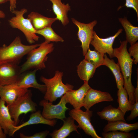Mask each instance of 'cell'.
I'll use <instances>...</instances> for the list:
<instances>
[{
  "label": "cell",
  "mask_w": 138,
  "mask_h": 138,
  "mask_svg": "<svg viewBox=\"0 0 138 138\" xmlns=\"http://www.w3.org/2000/svg\"><path fill=\"white\" fill-rule=\"evenodd\" d=\"M120 47L114 49L113 56L118 60V64L124 79V88L128 94L129 102L132 105L135 102V88L131 81L132 66L133 60L130 55L127 49L126 40L120 41Z\"/></svg>",
  "instance_id": "obj_1"
},
{
  "label": "cell",
  "mask_w": 138,
  "mask_h": 138,
  "mask_svg": "<svg viewBox=\"0 0 138 138\" xmlns=\"http://www.w3.org/2000/svg\"><path fill=\"white\" fill-rule=\"evenodd\" d=\"M40 44L25 45L17 36L8 45L4 44L0 47V64L9 63L18 65L21 59Z\"/></svg>",
  "instance_id": "obj_2"
},
{
  "label": "cell",
  "mask_w": 138,
  "mask_h": 138,
  "mask_svg": "<svg viewBox=\"0 0 138 138\" xmlns=\"http://www.w3.org/2000/svg\"><path fill=\"white\" fill-rule=\"evenodd\" d=\"M53 43L45 41L40 44L38 48L31 50L27 55L26 61L20 67L21 74L31 69L40 70L44 68L47 55L54 50Z\"/></svg>",
  "instance_id": "obj_3"
},
{
  "label": "cell",
  "mask_w": 138,
  "mask_h": 138,
  "mask_svg": "<svg viewBox=\"0 0 138 138\" xmlns=\"http://www.w3.org/2000/svg\"><path fill=\"white\" fill-rule=\"evenodd\" d=\"M63 75V72L57 71L52 78L47 79L43 76L41 77L40 80L45 84L46 87L44 99L52 103L67 91L73 89V86L63 83L62 79Z\"/></svg>",
  "instance_id": "obj_4"
},
{
  "label": "cell",
  "mask_w": 138,
  "mask_h": 138,
  "mask_svg": "<svg viewBox=\"0 0 138 138\" xmlns=\"http://www.w3.org/2000/svg\"><path fill=\"white\" fill-rule=\"evenodd\" d=\"M27 12V10L25 8H23L20 10H15L12 13L15 16L9 19L8 22L12 28H17L21 31L28 43L32 44L35 41L38 40L39 37L36 34V31L30 21L24 16V14Z\"/></svg>",
  "instance_id": "obj_5"
},
{
  "label": "cell",
  "mask_w": 138,
  "mask_h": 138,
  "mask_svg": "<svg viewBox=\"0 0 138 138\" xmlns=\"http://www.w3.org/2000/svg\"><path fill=\"white\" fill-rule=\"evenodd\" d=\"M32 93L28 90L25 94L21 96L12 105L8 107L9 112L16 126L18 124L20 115L26 114L29 112L36 111L37 104L32 100Z\"/></svg>",
  "instance_id": "obj_6"
},
{
  "label": "cell",
  "mask_w": 138,
  "mask_h": 138,
  "mask_svg": "<svg viewBox=\"0 0 138 138\" xmlns=\"http://www.w3.org/2000/svg\"><path fill=\"white\" fill-rule=\"evenodd\" d=\"M67 103L64 95L62 96L59 102L56 105L45 99L40 101L39 105L43 107L42 114L46 119H58L62 121L66 118V111L69 109L66 106Z\"/></svg>",
  "instance_id": "obj_7"
},
{
  "label": "cell",
  "mask_w": 138,
  "mask_h": 138,
  "mask_svg": "<svg viewBox=\"0 0 138 138\" xmlns=\"http://www.w3.org/2000/svg\"><path fill=\"white\" fill-rule=\"evenodd\" d=\"M69 114L78 122L79 128L82 129L87 134L93 138H101L97 133L91 122L93 111L89 110L84 111L80 109H73L69 111Z\"/></svg>",
  "instance_id": "obj_8"
},
{
  "label": "cell",
  "mask_w": 138,
  "mask_h": 138,
  "mask_svg": "<svg viewBox=\"0 0 138 138\" xmlns=\"http://www.w3.org/2000/svg\"><path fill=\"white\" fill-rule=\"evenodd\" d=\"M73 23L78 29L77 33L78 39L81 42L83 55L87 53L93 37V28L98 22L95 20L85 24L80 22L74 18H72Z\"/></svg>",
  "instance_id": "obj_9"
},
{
  "label": "cell",
  "mask_w": 138,
  "mask_h": 138,
  "mask_svg": "<svg viewBox=\"0 0 138 138\" xmlns=\"http://www.w3.org/2000/svg\"><path fill=\"white\" fill-rule=\"evenodd\" d=\"M122 31V29H120L114 35L106 38H101L94 31L93 37L90 44L94 47L95 50L98 51L103 56L106 53H107L111 59L113 57L114 49L113 48V42L116 38Z\"/></svg>",
  "instance_id": "obj_10"
},
{
  "label": "cell",
  "mask_w": 138,
  "mask_h": 138,
  "mask_svg": "<svg viewBox=\"0 0 138 138\" xmlns=\"http://www.w3.org/2000/svg\"><path fill=\"white\" fill-rule=\"evenodd\" d=\"M21 73L18 65L9 63L0 64V85L4 86L16 83Z\"/></svg>",
  "instance_id": "obj_11"
},
{
  "label": "cell",
  "mask_w": 138,
  "mask_h": 138,
  "mask_svg": "<svg viewBox=\"0 0 138 138\" xmlns=\"http://www.w3.org/2000/svg\"><path fill=\"white\" fill-rule=\"evenodd\" d=\"M90 88L88 82L84 81V84L78 89L67 91L64 94L67 103H70L74 109H80L83 107L85 95Z\"/></svg>",
  "instance_id": "obj_12"
},
{
  "label": "cell",
  "mask_w": 138,
  "mask_h": 138,
  "mask_svg": "<svg viewBox=\"0 0 138 138\" xmlns=\"http://www.w3.org/2000/svg\"><path fill=\"white\" fill-rule=\"evenodd\" d=\"M28 90L19 87L16 83L3 86L0 92V98L9 107Z\"/></svg>",
  "instance_id": "obj_13"
},
{
  "label": "cell",
  "mask_w": 138,
  "mask_h": 138,
  "mask_svg": "<svg viewBox=\"0 0 138 138\" xmlns=\"http://www.w3.org/2000/svg\"><path fill=\"white\" fill-rule=\"evenodd\" d=\"M113 99L109 93L104 92L90 88L85 95L83 107L86 110L96 104L103 101H112Z\"/></svg>",
  "instance_id": "obj_14"
},
{
  "label": "cell",
  "mask_w": 138,
  "mask_h": 138,
  "mask_svg": "<svg viewBox=\"0 0 138 138\" xmlns=\"http://www.w3.org/2000/svg\"><path fill=\"white\" fill-rule=\"evenodd\" d=\"M5 102L0 98V124L6 135L13 136L14 127L16 126Z\"/></svg>",
  "instance_id": "obj_15"
},
{
  "label": "cell",
  "mask_w": 138,
  "mask_h": 138,
  "mask_svg": "<svg viewBox=\"0 0 138 138\" xmlns=\"http://www.w3.org/2000/svg\"><path fill=\"white\" fill-rule=\"evenodd\" d=\"M36 69L29 71L20 75L18 80L16 83L19 87L25 89L33 88L38 89L40 91L45 92L46 87L45 85L39 84L36 79Z\"/></svg>",
  "instance_id": "obj_16"
},
{
  "label": "cell",
  "mask_w": 138,
  "mask_h": 138,
  "mask_svg": "<svg viewBox=\"0 0 138 138\" xmlns=\"http://www.w3.org/2000/svg\"><path fill=\"white\" fill-rule=\"evenodd\" d=\"M30 21L36 31L51 26L52 24L58 20L56 17H48L34 12H31L27 18Z\"/></svg>",
  "instance_id": "obj_17"
},
{
  "label": "cell",
  "mask_w": 138,
  "mask_h": 138,
  "mask_svg": "<svg viewBox=\"0 0 138 138\" xmlns=\"http://www.w3.org/2000/svg\"><path fill=\"white\" fill-rule=\"evenodd\" d=\"M52 4L53 11L56 17L65 26L69 23L68 13L71 10V6L68 3H63L61 0H49Z\"/></svg>",
  "instance_id": "obj_18"
},
{
  "label": "cell",
  "mask_w": 138,
  "mask_h": 138,
  "mask_svg": "<svg viewBox=\"0 0 138 138\" xmlns=\"http://www.w3.org/2000/svg\"><path fill=\"white\" fill-rule=\"evenodd\" d=\"M74 120L71 116L66 117L63 121V126L59 129L55 130L49 134L52 138H65L73 131H76L79 134L77 130L78 126L75 124Z\"/></svg>",
  "instance_id": "obj_19"
},
{
  "label": "cell",
  "mask_w": 138,
  "mask_h": 138,
  "mask_svg": "<svg viewBox=\"0 0 138 138\" xmlns=\"http://www.w3.org/2000/svg\"><path fill=\"white\" fill-rule=\"evenodd\" d=\"M97 114L102 119L108 122L121 121L126 122L124 114L118 108H116L110 105L106 107L100 111H98Z\"/></svg>",
  "instance_id": "obj_20"
},
{
  "label": "cell",
  "mask_w": 138,
  "mask_h": 138,
  "mask_svg": "<svg viewBox=\"0 0 138 138\" xmlns=\"http://www.w3.org/2000/svg\"><path fill=\"white\" fill-rule=\"evenodd\" d=\"M56 120L54 119L49 120L45 118L41 113V111L38 110L32 113L27 121L19 125L15 126L14 133V134L23 127L31 125L42 124L54 126L56 124Z\"/></svg>",
  "instance_id": "obj_21"
},
{
  "label": "cell",
  "mask_w": 138,
  "mask_h": 138,
  "mask_svg": "<svg viewBox=\"0 0 138 138\" xmlns=\"http://www.w3.org/2000/svg\"><path fill=\"white\" fill-rule=\"evenodd\" d=\"M118 20L125 31L126 41L131 45L138 40V27L133 25L126 16L118 18Z\"/></svg>",
  "instance_id": "obj_22"
},
{
  "label": "cell",
  "mask_w": 138,
  "mask_h": 138,
  "mask_svg": "<svg viewBox=\"0 0 138 138\" xmlns=\"http://www.w3.org/2000/svg\"><path fill=\"white\" fill-rule=\"evenodd\" d=\"M138 129V123L128 124L121 121L108 122L103 128L104 132L113 131H118L126 132H129L132 130Z\"/></svg>",
  "instance_id": "obj_23"
},
{
  "label": "cell",
  "mask_w": 138,
  "mask_h": 138,
  "mask_svg": "<svg viewBox=\"0 0 138 138\" xmlns=\"http://www.w3.org/2000/svg\"><path fill=\"white\" fill-rule=\"evenodd\" d=\"M103 65L107 66L111 70L115 78L117 88L120 89L123 87L124 79L120 66L113 59H109L105 54Z\"/></svg>",
  "instance_id": "obj_24"
},
{
  "label": "cell",
  "mask_w": 138,
  "mask_h": 138,
  "mask_svg": "<svg viewBox=\"0 0 138 138\" xmlns=\"http://www.w3.org/2000/svg\"><path fill=\"white\" fill-rule=\"evenodd\" d=\"M77 72L80 79L88 82L93 76L96 67L92 64L84 59L77 66Z\"/></svg>",
  "instance_id": "obj_25"
},
{
  "label": "cell",
  "mask_w": 138,
  "mask_h": 138,
  "mask_svg": "<svg viewBox=\"0 0 138 138\" xmlns=\"http://www.w3.org/2000/svg\"><path fill=\"white\" fill-rule=\"evenodd\" d=\"M118 108L125 114L126 112L131 111L132 106L130 103L128 99L127 92L123 87L118 91Z\"/></svg>",
  "instance_id": "obj_26"
},
{
  "label": "cell",
  "mask_w": 138,
  "mask_h": 138,
  "mask_svg": "<svg viewBox=\"0 0 138 138\" xmlns=\"http://www.w3.org/2000/svg\"><path fill=\"white\" fill-rule=\"evenodd\" d=\"M36 33L43 36L45 39V41L48 43L51 42H63L64 41L63 38L54 31L51 26L36 31Z\"/></svg>",
  "instance_id": "obj_27"
},
{
  "label": "cell",
  "mask_w": 138,
  "mask_h": 138,
  "mask_svg": "<svg viewBox=\"0 0 138 138\" xmlns=\"http://www.w3.org/2000/svg\"><path fill=\"white\" fill-rule=\"evenodd\" d=\"M84 56V59L93 64L96 68L103 65L104 56L96 50H91L89 48Z\"/></svg>",
  "instance_id": "obj_28"
},
{
  "label": "cell",
  "mask_w": 138,
  "mask_h": 138,
  "mask_svg": "<svg viewBox=\"0 0 138 138\" xmlns=\"http://www.w3.org/2000/svg\"><path fill=\"white\" fill-rule=\"evenodd\" d=\"M104 138H130L132 137V134L129 132H126L118 131H113L101 133Z\"/></svg>",
  "instance_id": "obj_29"
},
{
  "label": "cell",
  "mask_w": 138,
  "mask_h": 138,
  "mask_svg": "<svg viewBox=\"0 0 138 138\" xmlns=\"http://www.w3.org/2000/svg\"><path fill=\"white\" fill-rule=\"evenodd\" d=\"M128 52L130 56H133V63L137 65L138 63V42H136L131 45L128 49Z\"/></svg>",
  "instance_id": "obj_30"
},
{
  "label": "cell",
  "mask_w": 138,
  "mask_h": 138,
  "mask_svg": "<svg viewBox=\"0 0 138 138\" xmlns=\"http://www.w3.org/2000/svg\"><path fill=\"white\" fill-rule=\"evenodd\" d=\"M49 131L45 130L36 133L30 136L26 135L23 133H20L19 136L21 138H45L49 134Z\"/></svg>",
  "instance_id": "obj_31"
},
{
  "label": "cell",
  "mask_w": 138,
  "mask_h": 138,
  "mask_svg": "<svg viewBox=\"0 0 138 138\" xmlns=\"http://www.w3.org/2000/svg\"><path fill=\"white\" fill-rule=\"evenodd\" d=\"M131 114L126 118V120L130 121L135 119L138 116V100H136L132 105Z\"/></svg>",
  "instance_id": "obj_32"
},
{
  "label": "cell",
  "mask_w": 138,
  "mask_h": 138,
  "mask_svg": "<svg viewBox=\"0 0 138 138\" xmlns=\"http://www.w3.org/2000/svg\"><path fill=\"white\" fill-rule=\"evenodd\" d=\"M128 8H133L135 11L138 18V0H125L124 5Z\"/></svg>",
  "instance_id": "obj_33"
},
{
  "label": "cell",
  "mask_w": 138,
  "mask_h": 138,
  "mask_svg": "<svg viewBox=\"0 0 138 138\" xmlns=\"http://www.w3.org/2000/svg\"><path fill=\"white\" fill-rule=\"evenodd\" d=\"M17 0H8L9 2L10 10L12 13L15 10L16 7V3Z\"/></svg>",
  "instance_id": "obj_34"
},
{
  "label": "cell",
  "mask_w": 138,
  "mask_h": 138,
  "mask_svg": "<svg viewBox=\"0 0 138 138\" xmlns=\"http://www.w3.org/2000/svg\"><path fill=\"white\" fill-rule=\"evenodd\" d=\"M138 72L137 69V86L135 88L134 91V95L136 100H138Z\"/></svg>",
  "instance_id": "obj_35"
},
{
  "label": "cell",
  "mask_w": 138,
  "mask_h": 138,
  "mask_svg": "<svg viewBox=\"0 0 138 138\" xmlns=\"http://www.w3.org/2000/svg\"><path fill=\"white\" fill-rule=\"evenodd\" d=\"M3 129L0 124V138H6V135L3 131Z\"/></svg>",
  "instance_id": "obj_36"
},
{
  "label": "cell",
  "mask_w": 138,
  "mask_h": 138,
  "mask_svg": "<svg viewBox=\"0 0 138 138\" xmlns=\"http://www.w3.org/2000/svg\"><path fill=\"white\" fill-rule=\"evenodd\" d=\"M6 15L2 11L0 10V18H3L5 17Z\"/></svg>",
  "instance_id": "obj_37"
},
{
  "label": "cell",
  "mask_w": 138,
  "mask_h": 138,
  "mask_svg": "<svg viewBox=\"0 0 138 138\" xmlns=\"http://www.w3.org/2000/svg\"><path fill=\"white\" fill-rule=\"evenodd\" d=\"M8 1V0H0V4L5 3Z\"/></svg>",
  "instance_id": "obj_38"
},
{
  "label": "cell",
  "mask_w": 138,
  "mask_h": 138,
  "mask_svg": "<svg viewBox=\"0 0 138 138\" xmlns=\"http://www.w3.org/2000/svg\"><path fill=\"white\" fill-rule=\"evenodd\" d=\"M2 86H1L0 85V91H1V89H2Z\"/></svg>",
  "instance_id": "obj_39"
},
{
  "label": "cell",
  "mask_w": 138,
  "mask_h": 138,
  "mask_svg": "<svg viewBox=\"0 0 138 138\" xmlns=\"http://www.w3.org/2000/svg\"><path fill=\"white\" fill-rule=\"evenodd\" d=\"M1 21L0 20V25H1Z\"/></svg>",
  "instance_id": "obj_40"
}]
</instances>
